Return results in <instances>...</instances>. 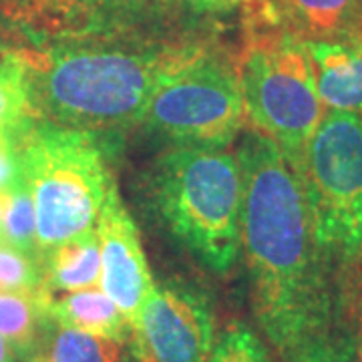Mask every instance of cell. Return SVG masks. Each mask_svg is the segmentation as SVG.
Masks as SVG:
<instances>
[{
  "label": "cell",
  "mask_w": 362,
  "mask_h": 362,
  "mask_svg": "<svg viewBox=\"0 0 362 362\" xmlns=\"http://www.w3.org/2000/svg\"><path fill=\"white\" fill-rule=\"evenodd\" d=\"M2 214H4V197L0 194V233H2Z\"/></svg>",
  "instance_id": "cb8c5ba5"
},
{
  "label": "cell",
  "mask_w": 362,
  "mask_h": 362,
  "mask_svg": "<svg viewBox=\"0 0 362 362\" xmlns=\"http://www.w3.org/2000/svg\"><path fill=\"white\" fill-rule=\"evenodd\" d=\"M206 362H270V356L246 324H230L214 342Z\"/></svg>",
  "instance_id": "ac0fdd59"
},
{
  "label": "cell",
  "mask_w": 362,
  "mask_h": 362,
  "mask_svg": "<svg viewBox=\"0 0 362 362\" xmlns=\"http://www.w3.org/2000/svg\"><path fill=\"white\" fill-rule=\"evenodd\" d=\"M296 171L324 252L344 264L356 258L362 252V115L326 109Z\"/></svg>",
  "instance_id": "8992f818"
},
{
  "label": "cell",
  "mask_w": 362,
  "mask_h": 362,
  "mask_svg": "<svg viewBox=\"0 0 362 362\" xmlns=\"http://www.w3.org/2000/svg\"><path fill=\"white\" fill-rule=\"evenodd\" d=\"M0 362H23L18 358V354L11 349V344L0 337Z\"/></svg>",
  "instance_id": "603a6c76"
},
{
  "label": "cell",
  "mask_w": 362,
  "mask_h": 362,
  "mask_svg": "<svg viewBox=\"0 0 362 362\" xmlns=\"http://www.w3.org/2000/svg\"><path fill=\"white\" fill-rule=\"evenodd\" d=\"M40 268L42 286L51 296L97 288L101 282V247L97 228L40 254Z\"/></svg>",
  "instance_id": "7c38bea8"
},
{
  "label": "cell",
  "mask_w": 362,
  "mask_h": 362,
  "mask_svg": "<svg viewBox=\"0 0 362 362\" xmlns=\"http://www.w3.org/2000/svg\"><path fill=\"white\" fill-rule=\"evenodd\" d=\"M2 197H4V214H2L0 244L14 247L40 262L35 204L26 183L21 180L11 192L2 194Z\"/></svg>",
  "instance_id": "2e32d148"
},
{
  "label": "cell",
  "mask_w": 362,
  "mask_h": 362,
  "mask_svg": "<svg viewBox=\"0 0 362 362\" xmlns=\"http://www.w3.org/2000/svg\"><path fill=\"white\" fill-rule=\"evenodd\" d=\"M131 342L135 362H206L214 349L209 306L187 286L153 284Z\"/></svg>",
  "instance_id": "ba28073f"
},
{
  "label": "cell",
  "mask_w": 362,
  "mask_h": 362,
  "mask_svg": "<svg viewBox=\"0 0 362 362\" xmlns=\"http://www.w3.org/2000/svg\"><path fill=\"white\" fill-rule=\"evenodd\" d=\"M49 292L0 290V337L23 362H33L51 322Z\"/></svg>",
  "instance_id": "5bb4252c"
},
{
  "label": "cell",
  "mask_w": 362,
  "mask_h": 362,
  "mask_svg": "<svg viewBox=\"0 0 362 362\" xmlns=\"http://www.w3.org/2000/svg\"><path fill=\"white\" fill-rule=\"evenodd\" d=\"M23 180L21 168H18V157L14 149V137L0 145V194L11 192L18 181Z\"/></svg>",
  "instance_id": "7402d4cb"
},
{
  "label": "cell",
  "mask_w": 362,
  "mask_h": 362,
  "mask_svg": "<svg viewBox=\"0 0 362 362\" xmlns=\"http://www.w3.org/2000/svg\"><path fill=\"white\" fill-rule=\"evenodd\" d=\"M0 290L47 292L42 286V268L39 259L0 244Z\"/></svg>",
  "instance_id": "d6986e66"
},
{
  "label": "cell",
  "mask_w": 362,
  "mask_h": 362,
  "mask_svg": "<svg viewBox=\"0 0 362 362\" xmlns=\"http://www.w3.org/2000/svg\"><path fill=\"white\" fill-rule=\"evenodd\" d=\"M123 342L61 326L51 318L33 362H121Z\"/></svg>",
  "instance_id": "9a60e30c"
},
{
  "label": "cell",
  "mask_w": 362,
  "mask_h": 362,
  "mask_svg": "<svg viewBox=\"0 0 362 362\" xmlns=\"http://www.w3.org/2000/svg\"><path fill=\"white\" fill-rule=\"evenodd\" d=\"M286 362H356V344L350 332L328 330L290 354Z\"/></svg>",
  "instance_id": "ffe728a7"
},
{
  "label": "cell",
  "mask_w": 362,
  "mask_h": 362,
  "mask_svg": "<svg viewBox=\"0 0 362 362\" xmlns=\"http://www.w3.org/2000/svg\"><path fill=\"white\" fill-rule=\"evenodd\" d=\"M235 69L252 129L270 137L298 169L326 111L304 42L280 28H254Z\"/></svg>",
  "instance_id": "5b68a950"
},
{
  "label": "cell",
  "mask_w": 362,
  "mask_h": 362,
  "mask_svg": "<svg viewBox=\"0 0 362 362\" xmlns=\"http://www.w3.org/2000/svg\"><path fill=\"white\" fill-rule=\"evenodd\" d=\"M151 199L169 233L216 274L242 250V171L238 157L214 147L173 145L157 157Z\"/></svg>",
  "instance_id": "3957f363"
},
{
  "label": "cell",
  "mask_w": 362,
  "mask_h": 362,
  "mask_svg": "<svg viewBox=\"0 0 362 362\" xmlns=\"http://www.w3.org/2000/svg\"><path fill=\"white\" fill-rule=\"evenodd\" d=\"M358 11H361V21H362V0H358Z\"/></svg>",
  "instance_id": "d4e9b609"
},
{
  "label": "cell",
  "mask_w": 362,
  "mask_h": 362,
  "mask_svg": "<svg viewBox=\"0 0 362 362\" xmlns=\"http://www.w3.org/2000/svg\"><path fill=\"white\" fill-rule=\"evenodd\" d=\"M242 244L259 328L284 358L332 330L338 298L298 171L270 137L240 141Z\"/></svg>",
  "instance_id": "6da1fadb"
},
{
  "label": "cell",
  "mask_w": 362,
  "mask_h": 362,
  "mask_svg": "<svg viewBox=\"0 0 362 362\" xmlns=\"http://www.w3.org/2000/svg\"><path fill=\"white\" fill-rule=\"evenodd\" d=\"M49 314L61 326L113 338L119 342L129 340L133 332L125 314L99 288H87L77 292H66L63 296H51Z\"/></svg>",
  "instance_id": "4fadbf2b"
},
{
  "label": "cell",
  "mask_w": 362,
  "mask_h": 362,
  "mask_svg": "<svg viewBox=\"0 0 362 362\" xmlns=\"http://www.w3.org/2000/svg\"><path fill=\"white\" fill-rule=\"evenodd\" d=\"M33 119L21 52L0 51V129L14 133Z\"/></svg>",
  "instance_id": "e0dca14e"
},
{
  "label": "cell",
  "mask_w": 362,
  "mask_h": 362,
  "mask_svg": "<svg viewBox=\"0 0 362 362\" xmlns=\"http://www.w3.org/2000/svg\"><path fill=\"white\" fill-rule=\"evenodd\" d=\"M302 42L324 107L362 115V28Z\"/></svg>",
  "instance_id": "30bf717a"
},
{
  "label": "cell",
  "mask_w": 362,
  "mask_h": 362,
  "mask_svg": "<svg viewBox=\"0 0 362 362\" xmlns=\"http://www.w3.org/2000/svg\"><path fill=\"white\" fill-rule=\"evenodd\" d=\"M338 306H344L358 326L354 334V344H356V362H362V270L356 274L354 282H350L349 288H344V294L338 300Z\"/></svg>",
  "instance_id": "44dd1931"
},
{
  "label": "cell",
  "mask_w": 362,
  "mask_h": 362,
  "mask_svg": "<svg viewBox=\"0 0 362 362\" xmlns=\"http://www.w3.org/2000/svg\"><path fill=\"white\" fill-rule=\"evenodd\" d=\"M13 137L35 204L40 254L95 230L113 180L93 133L33 119Z\"/></svg>",
  "instance_id": "277c9868"
},
{
  "label": "cell",
  "mask_w": 362,
  "mask_h": 362,
  "mask_svg": "<svg viewBox=\"0 0 362 362\" xmlns=\"http://www.w3.org/2000/svg\"><path fill=\"white\" fill-rule=\"evenodd\" d=\"M278 23L300 40L338 37L361 30L358 0H270Z\"/></svg>",
  "instance_id": "8fae6325"
},
{
  "label": "cell",
  "mask_w": 362,
  "mask_h": 362,
  "mask_svg": "<svg viewBox=\"0 0 362 362\" xmlns=\"http://www.w3.org/2000/svg\"><path fill=\"white\" fill-rule=\"evenodd\" d=\"M194 52L195 47L161 52L23 51L30 115L37 121L87 133L131 127L143 121L157 85Z\"/></svg>",
  "instance_id": "7a4b0ae2"
},
{
  "label": "cell",
  "mask_w": 362,
  "mask_h": 362,
  "mask_svg": "<svg viewBox=\"0 0 362 362\" xmlns=\"http://www.w3.org/2000/svg\"><path fill=\"white\" fill-rule=\"evenodd\" d=\"M97 235L101 247V290L125 314L131 328L137 322L153 280L143 254L139 232L127 207L121 204L115 183L107 192L97 218Z\"/></svg>",
  "instance_id": "9c48e42d"
},
{
  "label": "cell",
  "mask_w": 362,
  "mask_h": 362,
  "mask_svg": "<svg viewBox=\"0 0 362 362\" xmlns=\"http://www.w3.org/2000/svg\"><path fill=\"white\" fill-rule=\"evenodd\" d=\"M238 69L202 49L157 85L143 123L173 145L221 149L242 131Z\"/></svg>",
  "instance_id": "52a82bcc"
}]
</instances>
